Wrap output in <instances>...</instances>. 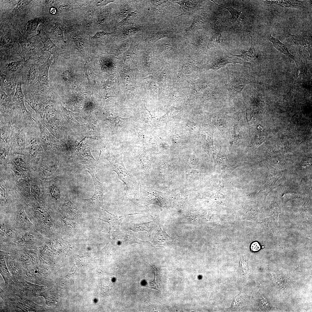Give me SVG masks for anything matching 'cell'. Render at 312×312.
<instances>
[{
  "instance_id": "cell-50",
  "label": "cell",
  "mask_w": 312,
  "mask_h": 312,
  "mask_svg": "<svg viewBox=\"0 0 312 312\" xmlns=\"http://www.w3.org/2000/svg\"><path fill=\"white\" fill-rule=\"evenodd\" d=\"M49 12L51 14H55L56 13L57 10L55 8L52 7L50 8Z\"/></svg>"
},
{
  "instance_id": "cell-47",
  "label": "cell",
  "mask_w": 312,
  "mask_h": 312,
  "mask_svg": "<svg viewBox=\"0 0 312 312\" xmlns=\"http://www.w3.org/2000/svg\"><path fill=\"white\" fill-rule=\"evenodd\" d=\"M10 265L11 266L12 270L17 272L18 273L20 271L19 266L18 263L14 261H11L10 263Z\"/></svg>"
},
{
  "instance_id": "cell-11",
  "label": "cell",
  "mask_w": 312,
  "mask_h": 312,
  "mask_svg": "<svg viewBox=\"0 0 312 312\" xmlns=\"http://www.w3.org/2000/svg\"><path fill=\"white\" fill-rule=\"evenodd\" d=\"M17 83L15 79L0 72V90L12 99L15 94Z\"/></svg>"
},
{
  "instance_id": "cell-15",
  "label": "cell",
  "mask_w": 312,
  "mask_h": 312,
  "mask_svg": "<svg viewBox=\"0 0 312 312\" xmlns=\"http://www.w3.org/2000/svg\"><path fill=\"white\" fill-rule=\"evenodd\" d=\"M160 224L159 217L158 216L153 220L150 222L132 224L130 229L131 230L135 232L139 231H146L147 232L149 237H150L151 234L155 228L158 227Z\"/></svg>"
},
{
  "instance_id": "cell-22",
  "label": "cell",
  "mask_w": 312,
  "mask_h": 312,
  "mask_svg": "<svg viewBox=\"0 0 312 312\" xmlns=\"http://www.w3.org/2000/svg\"><path fill=\"white\" fill-rule=\"evenodd\" d=\"M10 146L5 141L0 140V161L6 164L10 161Z\"/></svg>"
},
{
  "instance_id": "cell-37",
  "label": "cell",
  "mask_w": 312,
  "mask_h": 312,
  "mask_svg": "<svg viewBox=\"0 0 312 312\" xmlns=\"http://www.w3.org/2000/svg\"><path fill=\"white\" fill-rule=\"evenodd\" d=\"M110 34L111 33L105 31H98L93 36L91 37V38L96 40H101L106 38L107 36Z\"/></svg>"
},
{
  "instance_id": "cell-49",
  "label": "cell",
  "mask_w": 312,
  "mask_h": 312,
  "mask_svg": "<svg viewBox=\"0 0 312 312\" xmlns=\"http://www.w3.org/2000/svg\"><path fill=\"white\" fill-rule=\"evenodd\" d=\"M21 259L23 261H25L26 263L29 262L31 261L30 257L27 255L22 256L21 257Z\"/></svg>"
},
{
  "instance_id": "cell-41",
  "label": "cell",
  "mask_w": 312,
  "mask_h": 312,
  "mask_svg": "<svg viewBox=\"0 0 312 312\" xmlns=\"http://www.w3.org/2000/svg\"><path fill=\"white\" fill-rule=\"evenodd\" d=\"M31 1L20 0L18 2L15 10L18 11L26 7L30 3Z\"/></svg>"
},
{
  "instance_id": "cell-30",
  "label": "cell",
  "mask_w": 312,
  "mask_h": 312,
  "mask_svg": "<svg viewBox=\"0 0 312 312\" xmlns=\"http://www.w3.org/2000/svg\"><path fill=\"white\" fill-rule=\"evenodd\" d=\"M36 214L38 219L41 221L47 224L50 222V220L47 213L43 209L38 208L37 210Z\"/></svg>"
},
{
  "instance_id": "cell-39",
  "label": "cell",
  "mask_w": 312,
  "mask_h": 312,
  "mask_svg": "<svg viewBox=\"0 0 312 312\" xmlns=\"http://www.w3.org/2000/svg\"><path fill=\"white\" fill-rule=\"evenodd\" d=\"M100 13L98 20L100 23H103L108 18L109 12L108 9H105L102 10Z\"/></svg>"
},
{
  "instance_id": "cell-40",
  "label": "cell",
  "mask_w": 312,
  "mask_h": 312,
  "mask_svg": "<svg viewBox=\"0 0 312 312\" xmlns=\"http://www.w3.org/2000/svg\"><path fill=\"white\" fill-rule=\"evenodd\" d=\"M50 193L51 196L57 199L59 198L60 194L58 188L55 186L52 185L50 187Z\"/></svg>"
},
{
  "instance_id": "cell-14",
  "label": "cell",
  "mask_w": 312,
  "mask_h": 312,
  "mask_svg": "<svg viewBox=\"0 0 312 312\" xmlns=\"http://www.w3.org/2000/svg\"><path fill=\"white\" fill-rule=\"evenodd\" d=\"M22 84L21 81L17 82L15 94L12 99L17 106L21 108L24 117L27 118L30 116L31 114L24 104L25 96L22 88Z\"/></svg>"
},
{
  "instance_id": "cell-16",
  "label": "cell",
  "mask_w": 312,
  "mask_h": 312,
  "mask_svg": "<svg viewBox=\"0 0 312 312\" xmlns=\"http://www.w3.org/2000/svg\"><path fill=\"white\" fill-rule=\"evenodd\" d=\"M111 241L115 242V243L119 242L120 244L123 245H130L135 243L141 244L146 242L138 239L133 233L129 232H120L118 235Z\"/></svg>"
},
{
  "instance_id": "cell-3",
  "label": "cell",
  "mask_w": 312,
  "mask_h": 312,
  "mask_svg": "<svg viewBox=\"0 0 312 312\" xmlns=\"http://www.w3.org/2000/svg\"><path fill=\"white\" fill-rule=\"evenodd\" d=\"M107 159L112 170L117 174L118 178L125 185L127 190L125 195L138 194L139 186L130 176L126 170L122 160V153L116 152L108 156Z\"/></svg>"
},
{
  "instance_id": "cell-46",
  "label": "cell",
  "mask_w": 312,
  "mask_h": 312,
  "mask_svg": "<svg viewBox=\"0 0 312 312\" xmlns=\"http://www.w3.org/2000/svg\"><path fill=\"white\" fill-rule=\"evenodd\" d=\"M13 170L16 174L19 175H24V172L22 168L14 166L13 168Z\"/></svg>"
},
{
  "instance_id": "cell-35",
  "label": "cell",
  "mask_w": 312,
  "mask_h": 312,
  "mask_svg": "<svg viewBox=\"0 0 312 312\" xmlns=\"http://www.w3.org/2000/svg\"><path fill=\"white\" fill-rule=\"evenodd\" d=\"M57 167L56 165L53 166H44L42 168V172L46 176H50L54 173Z\"/></svg>"
},
{
  "instance_id": "cell-34",
  "label": "cell",
  "mask_w": 312,
  "mask_h": 312,
  "mask_svg": "<svg viewBox=\"0 0 312 312\" xmlns=\"http://www.w3.org/2000/svg\"><path fill=\"white\" fill-rule=\"evenodd\" d=\"M0 270L1 274L3 277L5 281H6L10 276V274L6 266L4 260H1Z\"/></svg>"
},
{
  "instance_id": "cell-6",
  "label": "cell",
  "mask_w": 312,
  "mask_h": 312,
  "mask_svg": "<svg viewBox=\"0 0 312 312\" xmlns=\"http://www.w3.org/2000/svg\"><path fill=\"white\" fill-rule=\"evenodd\" d=\"M138 200L146 206L154 204L161 207L167 205L166 194L142 184L139 185Z\"/></svg>"
},
{
  "instance_id": "cell-31",
  "label": "cell",
  "mask_w": 312,
  "mask_h": 312,
  "mask_svg": "<svg viewBox=\"0 0 312 312\" xmlns=\"http://www.w3.org/2000/svg\"><path fill=\"white\" fill-rule=\"evenodd\" d=\"M17 218L18 221L22 225L27 226L30 224V221L23 210H21L19 211Z\"/></svg>"
},
{
  "instance_id": "cell-48",
  "label": "cell",
  "mask_w": 312,
  "mask_h": 312,
  "mask_svg": "<svg viewBox=\"0 0 312 312\" xmlns=\"http://www.w3.org/2000/svg\"><path fill=\"white\" fill-rule=\"evenodd\" d=\"M250 248L252 251L254 252L257 251L260 249V246L257 242H255L252 244Z\"/></svg>"
},
{
  "instance_id": "cell-42",
  "label": "cell",
  "mask_w": 312,
  "mask_h": 312,
  "mask_svg": "<svg viewBox=\"0 0 312 312\" xmlns=\"http://www.w3.org/2000/svg\"><path fill=\"white\" fill-rule=\"evenodd\" d=\"M39 36L40 38V40L42 42L45 40L48 37L47 35L45 33L42 28H40L39 29L37 34L34 36ZM34 36L31 37V38H33Z\"/></svg>"
},
{
  "instance_id": "cell-9",
  "label": "cell",
  "mask_w": 312,
  "mask_h": 312,
  "mask_svg": "<svg viewBox=\"0 0 312 312\" xmlns=\"http://www.w3.org/2000/svg\"><path fill=\"white\" fill-rule=\"evenodd\" d=\"M39 66L32 64L21 69L22 83L28 89L32 87L37 82L39 75Z\"/></svg>"
},
{
  "instance_id": "cell-32",
  "label": "cell",
  "mask_w": 312,
  "mask_h": 312,
  "mask_svg": "<svg viewBox=\"0 0 312 312\" xmlns=\"http://www.w3.org/2000/svg\"><path fill=\"white\" fill-rule=\"evenodd\" d=\"M141 27L139 26L133 25L129 26L125 29L123 32L124 36L127 37L137 33L141 30Z\"/></svg>"
},
{
  "instance_id": "cell-26",
  "label": "cell",
  "mask_w": 312,
  "mask_h": 312,
  "mask_svg": "<svg viewBox=\"0 0 312 312\" xmlns=\"http://www.w3.org/2000/svg\"><path fill=\"white\" fill-rule=\"evenodd\" d=\"M170 31L166 30L158 31L153 33L148 38V40L153 42H155L159 40L168 36Z\"/></svg>"
},
{
  "instance_id": "cell-38",
  "label": "cell",
  "mask_w": 312,
  "mask_h": 312,
  "mask_svg": "<svg viewBox=\"0 0 312 312\" xmlns=\"http://www.w3.org/2000/svg\"><path fill=\"white\" fill-rule=\"evenodd\" d=\"M131 12V9L127 6H122L119 10L118 12L119 16L123 19L126 17Z\"/></svg>"
},
{
  "instance_id": "cell-19",
  "label": "cell",
  "mask_w": 312,
  "mask_h": 312,
  "mask_svg": "<svg viewBox=\"0 0 312 312\" xmlns=\"http://www.w3.org/2000/svg\"><path fill=\"white\" fill-rule=\"evenodd\" d=\"M12 122L11 120L0 116V140L6 143L9 137Z\"/></svg>"
},
{
  "instance_id": "cell-10",
  "label": "cell",
  "mask_w": 312,
  "mask_h": 312,
  "mask_svg": "<svg viewBox=\"0 0 312 312\" xmlns=\"http://www.w3.org/2000/svg\"><path fill=\"white\" fill-rule=\"evenodd\" d=\"M212 155L214 161L213 169L217 172L225 174H230L238 167L231 165L229 163L227 156L221 147L218 153H213Z\"/></svg>"
},
{
  "instance_id": "cell-7",
  "label": "cell",
  "mask_w": 312,
  "mask_h": 312,
  "mask_svg": "<svg viewBox=\"0 0 312 312\" xmlns=\"http://www.w3.org/2000/svg\"><path fill=\"white\" fill-rule=\"evenodd\" d=\"M231 56H230V53L217 51L212 59L211 66L212 68L218 70L220 68L224 67L229 63H239L244 65V62L242 59L236 55L231 53Z\"/></svg>"
},
{
  "instance_id": "cell-1",
  "label": "cell",
  "mask_w": 312,
  "mask_h": 312,
  "mask_svg": "<svg viewBox=\"0 0 312 312\" xmlns=\"http://www.w3.org/2000/svg\"><path fill=\"white\" fill-rule=\"evenodd\" d=\"M217 77L226 89L231 99L240 97L242 91L249 83H259L255 79L248 76L242 70L226 69L221 70Z\"/></svg>"
},
{
  "instance_id": "cell-45",
  "label": "cell",
  "mask_w": 312,
  "mask_h": 312,
  "mask_svg": "<svg viewBox=\"0 0 312 312\" xmlns=\"http://www.w3.org/2000/svg\"><path fill=\"white\" fill-rule=\"evenodd\" d=\"M5 190L2 185L0 186V199L1 202H5L6 201Z\"/></svg>"
},
{
  "instance_id": "cell-5",
  "label": "cell",
  "mask_w": 312,
  "mask_h": 312,
  "mask_svg": "<svg viewBox=\"0 0 312 312\" xmlns=\"http://www.w3.org/2000/svg\"><path fill=\"white\" fill-rule=\"evenodd\" d=\"M36 88L34 85L28 89L24 95L25 101L41 118L43 116L45 107L50 103V100L44 91Z\"/></svg>"
},
{
  "instance_id": "cell-25",
  "label": "cell",
  "mask_w": 312,
  "mask_h": 312,
  "mask_svg": "<svg viewBox=\"0 0 312 312\" xmlns=\"http://www.w3.org/2000/svg\"><path fill=\"white\" fill-rule=\"evenodd\" d=\"M221 37V34L219 32L213 30L207 44V48L216 47L220 42Z\"/></svg>"
},
{
  "instance_id": "cell-23",
  "label": "cell",
  "mask_w": 312,
  "mask_h": 312,
  "mask_svg": "<svg viewBox=\"0 0 312 312\" xmlns=\"http://www.w3.org/2000/svg\"><path fill=\"white\" fill-rule=\"evenodd\" d=\"M12 159L15 165L21 168H25L28 165V160L23 154H14Z\"/></svg>"
},
{
  "instance_id": "cell-2",
  "label": "cell",
  "mask_w": 312,
  "mask_h": 312,
  "mask_svg": "<svg viewBox=\"0 0 312 312\" xmlns=\"http://www.w3.org/2000/svg\"><path fill=\"white\" fill-rule=\"evenodd\" d=\"M27 118H25L23 113L14 118L12 121L7 143L12 154H23L26 151V132Z\"/></svg>"
},
{
  "instance_id": "cell-17",
  "label": "cell",
  "mask_w": 312,
  "mask_h": 312,
  "mask_svg": "<svg viewBox=\"0 0 312 312\" xmlns=\"http://www.w3.org/2000/svg\"><path fill=\"white\" fill-rule=\"evenodd\" d=\"M174 240L164 230L161 229L156 233L152 241L153 245L155 247L167 246L173 244Z\"/></svg>"
},
{
  "instance_id": "cell-8",
  "label": "cell",
  "mask_w": 312,
  "mask_h": 312,
  "mask_svg": "<svg viewBox=\"0 0 312 312\" xmlns=\"http://www.w3.org/2000/svg\"><path fill=\"white\" fill-rule=\"evenodd\" d=\"M87 171L92 177L94 185L95 191L94 194L91 198L88 199H85V200L91 204L94 207L104 211H106L112 216H114L113 214L107 211L104 207L103 198V190L102 183L95 178L93 170L87 169Z\"/></svg>"
},
{
  "instance_id": "cell-13",
  "label": "cell",
  "mask_w": 312,
  "mask_h": 312,
  "mask_svg": "<svg viewBox=\"0 0 312 312\" xmlns=\"http://www.w3.org/2000/svg\"><path fill=\"white\" fill-rule=\"evenodd\" d=\"M11 25L19 38L24 53L29 56L31 55L37 57L38 51L34 44L27 40L14 25Z\"/></svg>"
},
{
  "instance_id": "cell-21",
  "label": "cell",
  "mask_w": 312,
  "mask_h": 312,
  "mask_svg": "<svg viewBox=\"0 0 312 312\" xmlns=\"http://www.w3.org/2000/svg\"><path fill=\"white\" fill-rule=\"evenodd\" d=\"M21 62L14 61L9 62L6 64L4 67L3 70L1 71L3 73L12 77L15 73H20L21 69H20Z\"/></svg>"
},
{
  "instance_id": "cell-28",
  "label": "cell",
  "mask_w": 312,
  "mask_h": 312,
  "mask_svg": "<svg viewBox=\"0 0 312 312\" xmlns=\"http://www.w3.org/2000/svg\"><path fill=\"white\" fill-rule=\"evenodd\" d=\"M194 2L192 1H184L176 3L181 6L184 12H186L192 11L196 7V4Z\"/></svg>"
},
{
  "instance_id": "cell-12",
  "label": "cell",
  "mask_w": 312,
  "mask_h": 312,
  "mask_svg": "<svg viewBox=\"0 0 312 312\" xmlns=\"http://www.w3.org/2000/svg\"><path fill=\"white\" fill-rule=\"evenodd\" d=\"M51 63L49 58L44 60L39 66V75L37 82L44 88L49 87L48 77L49 70Z\"/></svg>"
},
{
  "instance_id": "cell-36",
  "label": "cell",
  "mask_w": 312,
  "mask_h": 312,
  "mask_svg": "<svg viewBox=\"0 0 312 312\" xmlns=\"http://www.w3.org/2000/svg\"><path fill=\"white\" fill-rule=\"evenodd\" d=\"M71 36L74 41L76 45L80 49H83L85 47V44L82 39L76 33L71 34Z\"/></svg>"
},
{
  "instance_id": "cell-20",
  "label": "cell",
  "mask_w": 312,
  "mask_h": 312,
  "mask_svg": "<svg viewBox=\"0 0 312 312\" xmlns=\"http://www.w3.org/2000/svg\"><path fill=\"white\" fill-rule=\"evenodd\" d=\"M268 38L273 43L274 47L280 52L294 60L296 64L297 62L294 56L289 52L286 45L281 42L278 39L272 36L270 34L268 35Z\"/></svg>"
},
{
  "instance_id": "cell-24",
  "label": "cell",
  "mask_w": 312,
  "mask_h": 312,
  "mask_svg": "<svg viewBox=\"0 0 312 312\" xmlns=\"http://www.w3.org/2000/svg\"><path fill=\"white\" fill-rule=\"evenodd\" d=\"M44 50L48 51L54 56L58 54V48L48 37L42 42Z\"/></svg>"
},
{
  "instance_id": "cell-18",
  "label": "cell",
  "mask_w": 312,
  "mask_h": 312,
  "mask_svg": "<svg viewBox=\"0 0 312 312\" xmlns=\"http://www.w3.org/2000/svg\"><path fill=\"white\" fill-rule=\"evenodd\" d=\"M122 216H119L118 218H116L114 219L108 221L100 219L107 222L109 225V232H107L109 234L110 236H112V237L110 238L109 241L114 240L119 235L120 233L119 227L122 220Z\"/></svg>"
},
{
  "instance_id": "cell-4",
  "label": "cell",
  "mask_w": 312,
  "mask_h": 312,
  "mask_svg": "<svg viewBox=\"0 0 312 312\" xmlns=\"http://www.w3.org/2000/svg\"><path fill=\"white\" fill-rule=\"evenodd\" d=\"M26 148L33 161L38 159L41 153L45 152L41 140L39 128L32 117L29 118L27 120Z\"/></svg>"
},
{
  "instance_id": "cell-33",
  "label": "cell",
  "mask_w": 312,
  "mask_h": 312,
  "mask_svg": "<svg viewBox=\"0 0 312 312\" xmlns=\"http://www.w3.org/2000/svg\"><path fill=\"white\" fill-rule=\"evenodd\" d=\"M52 34L54 38L64 42L62 29L58 24H55L52 31Z\"/></svg>"
},
{
  "instance_id": "cell-43",
  "label": "cell",
  "mask_w": 312,
  "mask_h": 312,
  "mask_svg": "<svg viewBox=\"0 0 312 312\" xmlns=\"http://www.w3.org/2000/svg\"><path fill=\"white\" fill-rule=\"evenodd\" d=\"M21 241L27 243H32L34 241V237L30 234L25 235L21 238Z\"/></svg>"
},
{
  "instance_id": "cell-29",
  "label": "cell",
  "mask_w": 312,
  "mask_h": 312,
  "mask_svg": "<svg viewBox=\"0 0 312 312\" xmlns=\"http://www.w3.org/2000/svg\"><path fill=\"white\" fill-rule=\"evenodd\" d=\"M217 5H219L220 7L224 8L227 9L231 13L232 16V18L233 20L234 21H239L240 20H241L242 18V15L241 12L239 10L235 9L233 8L229 7L226 8L221 5H219L218 4H217L215 3Z\"/></svg>"
},
{
  "instance_id": "cell-44",
  "label": "cell",
  "mask_w": 312,
  "mask_h": 312,
  "mask_svg": "<svg viewBox=\"0 0 312 312\" xmlns=\"http://www.w3.org/2000/svg\"><path fill=\"white\" fill-rule=\"evenodd\" d=\"M115 0H96L95 1V4L96 6H103L111 2L116 3Z\"/></svg>"
},
{
  "instance_id": "cell-27",
  "label": "cell",
  "mask_w": 312,
  "mask_h": 312,
  "mask_svg": "<svg viewBox=\"0 0 312 312\" xmlns=\"http://www.w3.org/2000/svg\"><path fill=\"white\" fill-rule=\"evenodd\" d=\"M137 12L136 11L131 12L126 17L118 23V25L122 26L132 24L136 18Z\"/></svg>"
}]
</instances>
